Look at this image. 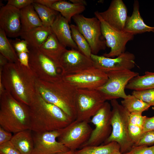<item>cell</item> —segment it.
I'll return each instance as SVG.
<instances>
[{"label": "cell", "instance_id": "cb8c5ba5", "mask_svg": "<svg viewBox=\"0 0 154 154\" xmlns=\"http://www.w3.org/2000/svg\"><path fill=\"white\" fill-rule=\"evenodd\" d=\"M20 18L22 32L43 26L32 4L20 10Z\"/></svg>", "mask_w": 154, "mask_h": 154}, {"label": "cell", "instance_id": "f35d334b", "mask_svg": "<svg viewBox=\"0 0 154 154\" xmlns=\"http://www.w3.org/2000/svg\"><path fill=\"white\" fill-rule=\"evenodd\" d=\"M13 46L17 54L23 52L29 53L27 42L24 40L16 41L13 43Z\"/></svg>", "mask_w": 154, "mask_h": 154}, {"label": "cell", "instance_id": "ee69618b", "mask_svg": "<svg viewBox=\"0 0 154 154\" xmlns=\"http://www.w3.org/2000/svg\"><path fill=\"white\" fill-rule=\"evenodd\" d=\"M8 62L7 59L0 54V67H3Z\"/></svg>", "mask_w": 154, "mask_h": 154}, {"label": "cell", "instance_id": "277c9868", "mask_svg": "<svg viewBox=\"0 0 154 154\" xmlns=\"http://www.w3.org/2000/svg\"><path fill=\"white\" fill-rule=\"evenodd\" d=\"M0 125L14 133L30 127L29 106L16 100L5 90L0 94Z\"/></svg>", "mask_w": 154, "mask_h": 154}, {"label": "cell", "instance_id": "ba28073f", "mask_svg": "<svg viewBox=\"0 0 154 154\" xmlns=\"http://www.w3.org/2000/svg\"><path fill=\"white\" fill-rule=\"evenodd\" d=\"M106 101L101 93L96 89H77L76 98V119L89 122L90 118Z\"/></svg>", "mask_w": 154, "mask_h": 154}, {"label": "cell", "instance_id": "e0dca14e", "mask_svg": "<svg viewBox=\"0 0 154 154\" xmlns=\"http://www.w3.org/2000/svg\"><path fill=\"white\" fill-rule=\"evenodd\" d=\"M0 28L5 32L7 36L15 38L22 33L20 10L7 4L0 9Z\"/></svg>", "mask_w": 154, "mask_h": 154}, {"label": "cell", "instance_id": "9c48e42d", "mask_svg": "<svg viewBox=\"0 0 154 154\" xmlns=\"http://www.w3.org/2000/svg\"><path fill=\"white\" fill-rule=\"evenodd\" d=\"M107 74L108 78L106 82L96 89L101 93L106 101L126 98L127 96L125 91L126 86L132 79L139 75V73L126 70L111 72Z\"/></svg>", "mask_w": 154, "mask_h": 154}, {"label": "cell", "instance_id": "d590c367", "mask_svg": "<svg viewBox=\"0 0 154 154\" xmlns=\"http://www.w3.org/2000/svg\"><path fill=\"white\" fill-rule=\"evenodd\" d=\"M154 145V131L144 132L139 141L134 146L145 145L148 146Z\"/></svg>", "mask_w": 154, "mask_h": 154}, {"label": "cell", "instance_id": "e575fe53", "mask_svg": "<svg viewBox=\"0 0 154 154\" xmlns=\"http://www.w3.org/2000/svg\"><path fill=\"white\" fill-rule=\"evenodd\" d=\"M140 112H133L129 114V123L143 128L146 116H143Z\"/></svg>", "mask_w": 154, "mask_h": 154}, {"label": "cell", "instance_id": "8fae6325", "mask_svg": "<svg viewBox=\"0 0 154 154\" xmlns=\"http://www.w3.org/2000/svg\"><path fill=\"white\" fill-rule=\"evenodd\" d=\"M89 122L75 120L61 129L58 141L70 150L75 151L89 139L93 129Z\"/></svg>", "mask_w": 154, "mask_h": 154}, {"label": "cell", "instance_id": "2e32d148", "mask_svg": "<svg viewBox=\"0 0 154 154\" xmlns=\"http://www.w3.org/2000/svg\"><path fill=\"white\" fill-rule=\"evenodd\" d=\"M60 64L63 76L78 73L94 66L91 58L74 49H66L64 51L60 57Z\"/></svg>", "mask_w": 154, "mask_h": 154}, {"label": "cell", "instance_id": "44dd1931", "mask_svg": "<svg viewBox=\"0 0 154 154\" xmlns=\"http://www.w3.org/2000/svg\"><path fill=\"white\" fill-rule=\"evenodd\" d=\"M52 33L51 27L42 26L22 32L20 36L30 49H39Z\"/></svg>", "mask_w": 154, "mask_h": 154}, {"label": "cell", "instance_id": "4dcf8cb0", "mask_svg": "<svg viewBox=\"0 0 154 154\" xmlns=\"http://www.w3.org/2000/svg\"><path fill=\"white\" fill-rule=\"evenodd\" d=\"M70 25L72 39L78 50L87 57L91 58L92 53L88 42L76 25L73 24Z\"/></svg>", "mask_w": 154, "mask_h": 154}, {"label": "cell", "instance_id": "7a4b0ae2", "mask_svg": "<svg viewBox=\"0 0 154 154\" xmlns=\"http://www.w3.org/2000/svg\"><path fill=\"white\" fill-rule=\"evenodd\" d=\"M29 107V129L33 132L60 129L73 121L60 108L45 100L37 91Z\"/></svg>", "mask_w": 154, "mask_h": 154}, {"label": "cell", "instance_id": "3957f363", "mask_svg": "<svg viewBox=\"0 0 154 154\" xmlns=\"http://www.w3.org/2000/svg\"><path fill=\"white\" fill-rule=\"evenodd\" d=\"M36 91L46 101L58 107L73 121L76 119V98L77 89L63 78L53 82L36 79Z\"/></svg>", "mask_w": 154, "mask_h": 154}, {"label": "cell", "instance_id": "603a6c76", "mask_svg": "<svg viewBox=\"0 0 154 154\" xmlns=\"http://www.w3.org/2000/svg\"><path fill=\"white\" fill-rule=\"evenodd\" d=\"M31 131L30 129H26L13 136L11 141L20 154H32L34 143Z\"/></svg>", "mask_w": 154, "mask_h": 154}, {"label": "cell", "instance_id": "b9f144b4", "mask_svg": "<svg viewBox=\"0 0 154 154\" xmlns=\"http://www.w3.org/2000/svg\"><path fill=\"white\" fill-rule=\"evenodd\" d=\"M17 55L20 63L25 66L30 68L29 66V53L23 52L17 53Z\"/></svg>", "mask_w": 154, "mask_h": 154}, {"label": "cell", "instance_id": "ffe728a7", "mask_svg": "<svg viewBox=\"0 0 154 154\" xmlns=\"http://www.w3.org/2000/svg\"><path fill=\"white\" fill-rule=\"evenodd\" d=\"M123 31L133 35L146 32H154V27L147 25L141 16L137 0L134 1L132 13L131 16H128Z\"/></svg>", "mask_w": 154, "mask_h": 154}, {"label": "cell", "instance_id": "7dc6e473", "mask_svg": "<svg viewBox=\"0 0 154 154\" xmlns=\"http://www.w3.org/2000/svg\"><path fill=\"white\" fill-rule=\"evenodd\" d=\"M113 154H122L121 153V152H120V151H117L115 152Z\"/></svg>", "mask_w": 154, "mask_h": 154}, {"label": "cell", "instance_id": "74e56055", "mask_svg": "<svg viewBox=\"0 0 154 154\" xmlns=\"http://www.w3.org/2000/svg\"><path fill=\"white\" fill-rule=\"evenodd\" d=\"M34 0H8L7 4L11 5L20 10L32 4Z\"/></svg>", "mask_w": 154, "mask_h": 154}, {"label": "cell", "instance_id": "ac0fdd59", "mask_svg": "<svg viewBox=\"0 0 154 154\" xmlns=\"http://www.w3.org/2000/svg\"><path fill=\"white\" fill-rule=\"evenodd\" d=\"M98 13L102 19L111 27L123 31L128 17L127 8L122 0H113L108 8Z\"/></svg>", "mask_w": 154, "mask_h": 154}, {"label": "cell", "instance_id": "d6a6232c", "mask_svg": "<svg viewBox=\"0 0 154 154\" xmlns=\"http://www.w3.org/2000/svg\"><path fill=\"white\" fill-rule=\"evenodd\" d=\"M128 131L129 137L134 145L140 140L144 133L142 127L130 123Z\"/></svg>", "mask_w": 154, "mask_h": 154}, {"label": "cell", "instance_id": "836d02e7", "mask_svg": "<svg viewBox=\"0 0 154 154\" xmlns=\"http://www.w3.org/2000/svg\"><path fill=\"white\" fill-rule=\"evenodd\" d=\"M123 154H154V145L134 146L130 151Z\"/></svg>", "mask_w": 154, "mask_h": 154}, {"label": "cell", "instance_id": "c3c4849f", "mask_svg": "<svg viewBox=\"0 0 154 154\" xmlns=\"http://www.w3.org/2000/svg\"><path fill=\"white\" fill-rule=\"evenodd\" d=\"M152 108V109L154 110V106H153Z\"/></svg>", "mask_w": 154, "mask_h": 154}, {"label": "cell", "instance_id": "52a82bcc", "mask_svg": "<svg viewBox=\"0 0 154 154\" xmlns=\"http://www.w3.org/2000/svg\"><path fill=\"white\" fill-rule=\"evenodd\" d=\"M72 18L88 42L92 54L97 55L100 51L106 49V41L101 32L100 22L98 18H88L80 14Z\"/></svg>", "mask_w": 154, "mask_h": 154}, {"label": "cell", "instance_id": "5bb4252c", "mask_svg": "<svg viewBox=\"0 0 154 154\" xmlns=\"http://www.w3.org/2000/svg\"><path fill=\"white\" fill-rule=\"evenodd\" d=\"M60 129L33 132L34 146L32 154H58L69 150L56 140L60 134Z\"/></svg>", "mask_w": 154, "mask_h": 154}, {"label": "cell", "instance_id": "ab89813d", "mask_svg": "<svg viewBox=\"0 0 154 154\" xmlns=\"http://www.w3.org/2000/svg\"><path fill=\"white\" fill-rule=\"evenodd\" d=\"M144 132L150 131H154V116L146 117L143 126Z\"/></svg>", "mask_w": 154, "mask_h": 154}, {"label": "cell", "instance_id": "d6986e66", "mask_svg": "<svg viewBox=\"0 0 154 154\" xmlns=\"http://www.w3.org/2000/svg\"><path fill=\"white\" fill-rule=\"evenodd\" d=\"M51 28L52 33L63 45L78 50L72 39L69 23L61 14L58 15Z\"/></svg>", "mask_w": 154, "mask_h": 154}, {"label": "cell", "instance_id": "6da1fadb", "mask_svg": "<svg viewBox=\"0 0 154 154\" xmlns=\"http://www.w3.org/2000/svg\"><path fill=\"white\" fill-rule=\"evenodd\" d=\"M36 78L30 68L19 62H8L0 67V81L16 100L29 106L36 92Z\"/></svg>", "mask_w": 154, "mask_h": 154}, {"label": "cell", "instance_id": "4316f807", "mask_svg": "<svg viewBox=\"0 0 154 154\" xmlns=\"http://www.w3.org/2000/svg\"><path fill=\"white\" fill-rule=\"evenodd\" d=\"M120 151L119 144L116 141L98 146H89L84 147L75 151L76 154H113Z\"/></svg>", "mask_w": 154, "mask_h": 154}, {"label": "cell", "instance_id": "83f0119b", "mask_svg": "<svg viewBox=\"0 0 154 154\" xmlns=\"http://www.w3.org/2000/svg\"><path fill=\"white\" fill-rule=\"evenodd\" d=\"M0 52L9 62H19L17 54L8 40L5 31L0 28Z\"/></svg>", "mask_w": 154, "mask_h": 154}, {"label": "cell", "instance_id": "7bdbcfd3", "mask_svg": "<svg viewBox=\"0 0 154 154\" xmlns=\"http://www.w3.org/2000/svg\"><path fill=\"white\" fill-rule=\"evenodd\" d=\"M58 1V0H34V2L50 8L52 5Z\"/></svg>", "mask_w": 154, "mask_h": 154}, {"label": "cell", "instance_id": "60d3db41", "mask_svg": "<svg viewBox=\"0 0 154 154\" xmlns=\"http://www.w3.org/2000/svg\"><path fill=\"white\" fill-rule=\"evenodd\" d=\"M13 136L12 133L0 126V145L11 141Z\"/></svg>", "mask_w": 154, "mask_h": 154}, {"label": "cell", "instance_id": "484cf974", "mask_svg": "<svg viewBox=\"0 0 154 154\" xmlns=\"http://www.w3.org/2000/svg\"><path fill=\"white\" fill-rule=\"evenodd\" d=\"M125 88L135 91L154 88V72L146 71L143 75L136 76L129 82Z\"/></svg>", "mask_w": 154, "mask_h": 154}, {"label": "cell", "instance_id": "7c38bea8", "mask_svg": "<svg viewBox=\"0 0 154 154\" xmlns=\"http://www.w3.org/2000/svg\"><path fill=\"white\" fill-rule=\"evenodd\" d=\"M94 13L100 22L101 32L106 40V46L111 49L109 52L104 53L103 56L114 58L125 52L127 44L133 39L134 35L111 27L101 18L98 11H95Z\"/></svg>", "mask_w": 154, "mask_h": 154}, {"label": "cell", "instance_id": "d4e9b609", "mask_svg": "<svg viewBox=\"0 0 154 154\" xmlns=\"http://www.w3.org/2000/svg\"><path fill=\"white\" fill-rule=\"evenodd\" d=\"M50 8L60 12L70 23L73 16L84 11L86 7L82 5L58 0L52 5Z\"/></svg>", "mask_w": 154, "mask_h": 154}, {"label": "cell", "instance_id": "bcb514c9", "mask_svg": "<svg viewBox=\"0 0 154 154\" xmlns=\"http://www.w3.org/2000/svg\"><path fill=\"white\" fill-rule=\"evenodd\" d=\"M58 154H76V153L75 151L70 150Z\"/></svg>", "mask_w": 154, "mask_h": 154}, {"label": "cell", "instance_id": "1f68e13d", "mask_svg": "<svg viewBox=\"0 0 154 154\" xmlns=\"http://www.w3.org/2000/svg\"><path fill=\"white\" fill-rule=\"evenodd\" d=\"M132 94L148 104L154 106V88L141 90H133Z\"/></svg>", "mask_w": 154, "mask_h": 154}, {"label": "cell", "instance_id": "f6af8a7d", "mask_svg": "<svg viewBox=\"0 0 154 154\" xmlns=\"http://www.w3.org/2000/svg\"><path fill=\"white\" fill-rule=\"evenodd\" d=\"M69 1L71 2L72 3L81 5L85 6L87 5L86 1L84 0H70Z\"/></svg>", "mask_w": 154, "mask_h": 154}, {"label": "cell", "instance_id": "7402d4cb", "mask_svg": "<svg viewBox=\"0 0 154 154\" xmlns=\"http://www.w3.org/2000/svg\"><path fill=\"white\" fill-rule=\"evenodd\" d=\"M39 49L60 68V59L62 54L66 49L52 33Z\"/></svg>", "mask_w": 154, "mask_h": 154}, {"label": "cell", "instance_id": "30bf717a", "mask_svg": "<svg viewBox=\"0 0 154 154\" xmlns=\"http://www.w3.org/2000/svg\"><path fill=\"white\" fill-rule=\"evenodd\" d=\"M112 107L106 101L90 121L95 126L88 141L80 148L89 146L100 145L108 138L112 132L111 124Z\"/></svg>", "mask_w": 154, "mask_h": 154}, {"label": "cell", "instance_id": "f1b7e54d", "mask_svg": "<svg viewBox=\"0 0 154 154\" xmlns=\"http://www.w3.org/2000/svg\"><path fill=\"white\" fill-rule=\"evenodd\" d=\"M32 5L41 21L43 26L51 27L59 14L58 12L37 3L34 2Z\"/></svg>", "mask_w": 154, "mask_h": 154}, {"label": "cell", "instance_id": "4fadbf2b", "mask_svg": "<svg viewBox=\"0 0 154 154\" xmlns=\"http://www.w3.org/2000/svg\"><path fill=\"white\" fill-rule=\"evenodd\" d=\"M107 74L94 66L78 73L63 76V79L77 89H97L108 79Z\"/></svg>", "mask_w": 154, "mask_h": 154}, {"label": "cell", "instance_id": "9a60e30c", "mask_svg": "<svg viewBox=\"0 0 154 154\" xmlns=\"http://www.w3.org/2000/svg\"><path fill=\"white\" fill-rule=\"evenodd\" d=\"M91 58L95 67L106 74L114 71L131 70L135 65V55L128 51L115 58H108L92 54Z\"/></svg>", "mask_w": 154, "mask_h": 154}, {"label": "cell", "instance_id": "f546056e", "mask_svg": "<svg viewBox=\"0 0 154 154\" xmlns=\"http://www.w3.org/2000/svg\"><path fill=\"white\" fill-rule=\"evenodd\" d=\"M121 105L129 113L143 112L147 110L150 106L134 95H127L121 100Z\"/></svg>", "mask_w": 154, "mask_h": 154}, {"label": "cell", "instance_id": "8992f818", "mask_svg": "<svg viewBox=\"0 0 154 154\" xmlns=\"http://www.w3.org/2000/svg\"><path fill=\"white\" fill-rule=\"evenodd\" d=\"M29 66L37 79L53 82L62 79L60 68L39 49H29Z\"/></svg>", "mask_w": 154, "mask_h": 154}, {"label": "cell", "instance_id": "8d00e7d4", "mask_svg": "<svg viewBox=\"0 0 154 154\" xmlns=\"http://www.w3.org/2000/svg\"><path fill=\"white\" fill-rule=\"evenodd\" d=\"M0 154H20L11 141L0 145Z\"/></svg>", "mask_w": 154, "mask_h": 154}, {"label": "cell", "instance_id": "5b68a950", "mask_svg": "<svg viewBox=\"0 0 154 154\" xmlns=\"http://www.w3.org/2000/svg\"><path fill=\"white\" fill-rule=\"evenodd\" d=\"M112 107L111 124L112 132L103 145L116 141L119 145L122 154L130 151L134 146L128 133L129 113L116 100H110Z\"/></svg>", "mask_w": 154, "mask_h": 154}]
</instances>
